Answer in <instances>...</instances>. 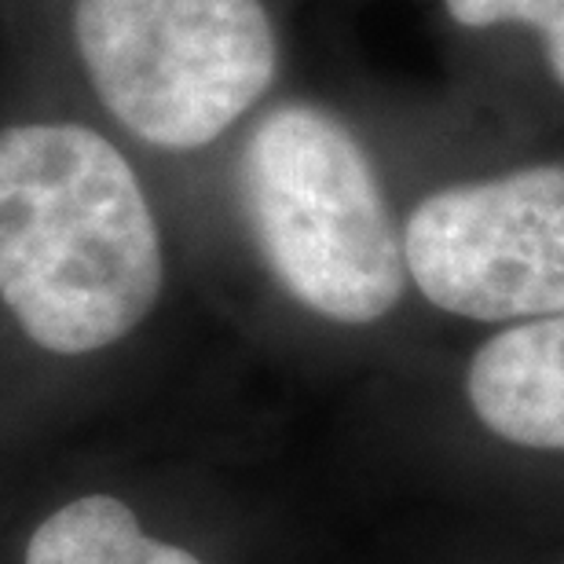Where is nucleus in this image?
<instances>
[{"mask_svg": "<svg viewBox=\"0 0 564 564\" xmlns=\"http://www.w3.org/2000/svg\"><path fill=\"white\" fill-rule=\"evenodd\" d=\"M165 282L158 220L140 176L85 126L0 132V301L55 356L118 345Z\"/></svg>", "mask_w": 564, "mask_h": 564, "instance_id": "nucleus-1", "label": "nucleus"}, {"mask_svg": "<svg viewBox=\"0 0 564 564\" xmlns=\"http://www.w3.org/2000/svg\"><path fill=\"white\" fill-rule=\"evenodd\" d=\"M242 202L272 275L304 308L364 326L400 304L403 235L364 143L330 110L282 104L257 121Z\"/></svg>", "mask_w": 564, "mask_h": 564, "instance_id": "nucleus-2", "label": "nucleus"}, {"mask_svg": "<svg viewBox=\"0 0 564 564\" xmlns=\"http://www.w3.org/2000/svg\"><path fill=\"white\" fill-rule=\"evenodd\" d=\"M74 37L104 107L165 151L224 137L279 63L261 0H77Z\"/></svg>", "mask_w": 564, "mask_h": 564, "instance_id": "nucleus-3", "label": "nucleus"}, {"mask_svg": "<svg viewBox=\"0 0 564 564\" xmlns=\"http://www.w3.org/2000/svg\"><path fill=\"white\" fill-rule=\"evenodd\" d=\"M403 257L436 308L480 323L564 312V165L455 184L429 195L403 231Z\"/></svg>", "mask_w": 564, "mask_h": 564, "instance_id": "nucleus-4", "label": "nucleus"}, {"mask_svg": "<svg viewBox=\"0 0 564 564\" xmlns=\"http://www.w3.org/2000/svg\"><path fill=\"white\" fill-rule=\"evenodd\" d=\"M466 392L495 436L564 451V312L510 326L480 345Z\"/></svg>", "mask_w": 564, "mask_h": 564, "instance_id": "nucleus-5", "label": "nucleus"}, {"mask_svg": "<svg viewBox=\"0 0 564 564\" xmlns=\"http://www.w3.org/2000/svg\"><path fill=\"white\" fill-rule=\"evenodd\" d=\"M22 564H202L191 550L151 535L118 495H82L33 528Z\"/></svg>", "mask_w": 564, "mask_h": 564, "instance_id": "nucleus-6", "label": "nucleus"}, {"mask_svg": "<svg viewBox=\"0 0 564 564\" xmlns=\"http://www.w3.org/2000/svg\"><path fill=\"white\" fill-rule=\"evenodd\" d=\"M458 26H532L543 37L546 63L564 85V0H444Z\"/></svg>", "mask_w": 564, "mask_h": 564, "instance_id": "nucleus-7", "label": "nucleus"}]
</instances>
